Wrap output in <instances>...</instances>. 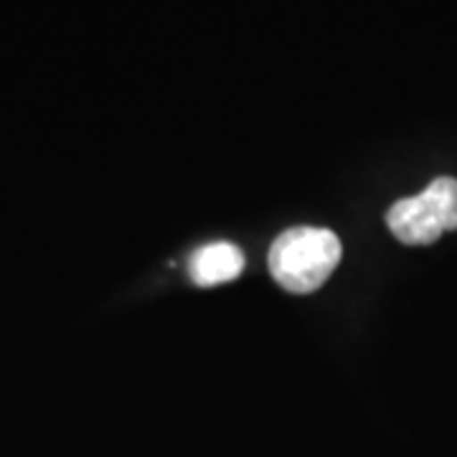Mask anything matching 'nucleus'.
Masks as SVG:
<instances>
[{
	"mask_svg": "<svg viewBox=\"0 0 457 457\" xmlns=\"http://www.w3.org/2000/svg\"><path fill=\"white\" fill-rule=\"evenodd\" d=\"M242 270H245V254L239 246L228 245V242L198 246L188 260V275L198 287L231 282L242 275Z\"/></svg>",
	"mask_w": 457,
	"mask_h": 457,
	"instance_id": "obj_3",
	"label": "nucleus"
},
{
	"mask_svg": "<svg viewBox=\"0 0 457 457\" xmlns=\"http://www.w3.org/2000/svg\"><path fill=\"white\" fill-rule=\"evenodd\" d=\"M386 224L404 245L427 246L437 242L445 231L457 228V180L442 176L422 194L396 201L386 213Z\"/></svg>",
	"mask_w": 457,
	"mask_h": 457,
	"instance_id": "obj_2",
	"label": "nucleus"
},
{
	"mask_svg": "<svg viewBox=\"0 0 457 457\" xmlns=\"http://www.w3.org/2000/svg\"><path fill=\"white\" fill-rule=\"evenodd\" d=\"M341 262V239L330 228L295 227L270 249V272L287 293H315Z\"/></svg>",
	"mask_w": 457,
	"mask_h": 457,
	"instance_id": "obj_1",
	"label": "nucleus"
}]
</instances>
